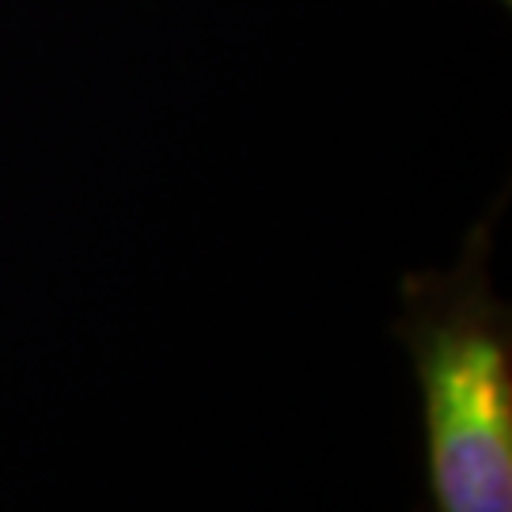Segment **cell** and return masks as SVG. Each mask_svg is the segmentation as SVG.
<instances>
[{"label": "cell", "mask_w": 512, "mask_h": 512, "mask_svg": "<svg viewBox=\"0 0 512 512\" xmlns=\"http://www.w3.org/2000/svg\"><path fill=\"white\" fill-rule=\"evenodd\" d=\"M395 338L418 380L433 512H512V308L494 277V213L448 266L399 281Z\"/></svg>", "instance_id": "cell-1"}]
</instances>
